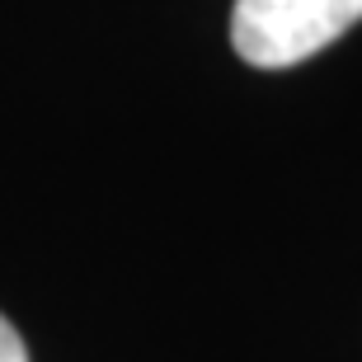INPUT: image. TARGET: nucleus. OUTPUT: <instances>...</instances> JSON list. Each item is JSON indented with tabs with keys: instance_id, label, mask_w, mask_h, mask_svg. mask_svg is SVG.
I'll return each instance as SVG.
<instances>
[{
	"instance_id": "obj_1",
	"label": "nucleus",
	"mask_w": 362,
	"mask_h": 362,
	"mask_svg": "<svg viewBox=\"0 0 362 362\" xmlns=\"http://www.w3.org/2000/svg\"><path fill=\"white\" fill-rule=\"evenodd\" d=\"M362 19V0H235L230 47L259 71H287L325 52Z\"/></svg>"
},
{
	"instance_id": "obj_2",
	"label": "nucleus",
	"mask_w": 362,
	"mask_h": 362,
	"mask_svg": "<svg viewBox=\"0 0 362 362\" xmlns=\"http://www.w3.org/2000/svg\"><path fill=\"white\" fill-rule=\"evenodd\" d=\"M0 362H28L24 339H19V329H14L5 315H0Z\"/></svg>"
}]
</instances>
